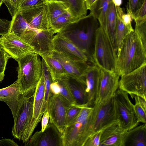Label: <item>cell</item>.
<instances>
[{
  "instance_id": "cell-45",
  "label": "cell",
  "mask_w": 146,
  "mask_h": 146,
  "mask_svg": "<svg viewBox=\"0 0 146 146\" xmlns=\"http://www.w3.org/2000/svg\"><path fill=\"white\" fill-rule=\"evenodd\" d=\"M50 90L52 94L57 95L60 94V87L57 81L52 82L50 85Z\"/></svg>"
},
{
  "instance_id": "cell-27",
  "label": "cell",
  "mask_w": 146,
  "mask_h": 146,
  "mask_svg": "<svg viewBox=\"0 0 146 146\" xmlns=\"http://www.w3.org/2000/svg\"><path fill=\"white\" fill-rule=\"evenodd\" d=\"M75 81H72L69 79L68 84L71 93L77 104L80 105L88 104V96L86 91V85Z\"/></svg>"
},
{
  "instance_id": "cell-47",
  "label": "cell",
  "mask_w": 146,
  "mask_h": 146,
  "mask_svg": "<svg viewBox=\"0 0 146 146\" xmlns=\"http://www.w3.org/2000/svg\"><path fill=\"white\" fill-rule=\"evenodd\" d=\"M97 0H85L86 6L87 10H90L93 5Z\"/></svg>"
},
{
  "instance_id": "cell-31",
  "label": "cell",
  "mask_w": 146,
  "mask_h": 146,
  "mask_svg": "<svg viewBox=\"0 0 146 146\" xmlns=\"http://www.w3.org/2000/svg\"><path fill=\"white\" fill-rule=\"evenodd\" d=\"M116 39L117 45V55L119 52L123 40L128 34L134 31L126 27L121 21L120 15L117 13Z\"/></svg>"
},
{
  "instance_id": "cell-17",
  "label": "cell",
  "mask_w": 146,
  "mask_h": 146,
  "mask_svg": "<svg viewBox=\"0 0 146 146\" xmlns=\"http://www.w3.org/2000/svg\"><path fill=\"white\" fill-rule=\"evenodd\" d=\"M52 55L62 65L70 78L86 85L84 76L90 65L87 62L72 59L54 50Z\"/></svg>"
},
{
  "instance_id": "cell-4",
  "label": "cell",
  "mask_w": 146,
  "mask_h": 146,
  "mask_svg": "<svg viewBox=\"0 0 146 146\" xmlns=\"http://www.w3.org/2000/svg\"><path fill=\"white\" fill-rule=\"evenodd\" d=\"M117 53L100 25L97 29L93 64L101 69L117 72Z\"/></svg>"
},
{
  "instance_id": "cell-51",
  "label": "cell",
  "mask_w": 146,
  "mask_h": 146,
  "mask_svg": "<svg viewBox=\"0 0 146 146\" xmlns=\"http://www.w3.org/2000/svg\"><path fill=\"white\" fill-rule=\"evenodd\" d=\"M3 3V0H0V8H1V5H2Z\"/></svg>"
},
{
  "instance_id": "cell-12",
  "label": "cell",
  "mask_w": 146,
  "mask_h": 146,
  "mask_svg": "<svg viewBox=\"0 0 146 146\" xmlns=\"http://www.w3.org/2000/svg\"><path fill=\"white\" fill-rule=\"evenodd\" d=\"M45 86L43 73L35 89L34 94L33 113L31 120L24 133L21 140L23 143L27 142L35 129L40 121L43 113Z\"/></svg>"
},
{
  "instance_id": "cell-2",
  "label": "cell",
  "mask_w": 146,
  "mask_h": 146,
  "mask_svg": "<svg viewBox=\"0 0 146 146\" xmlns=\"http://www.w3.org/2000/svg\"><path fill=\"white\" fill-rule=\"evenodd\" d=\"M17 61L18 76L17 81L25 97L33 94L43 73L42 63L40 56L35 52L29 53Z\"/></svg>"
},
{
  "instance_id": "cell-11",
  "label": "cell",
  "mask_w": 146,
  "mask_h": 146,
  "mask_svg": "<svg viewBox=\"0 0 146 146\" xmlns=\"http://www.w3.org/2000/svg\"><path fill=\"white\" fill-rule=\"evenodd\" d=\"M101 70V76L94 104L107 102L114 97L119 88L120 76L117 73Z\"/></svg>"
},
{
  "instance_id": "cell-32",
  "label": "cell",
  "mask_w": 146,
  "mask_h": 146,
  "mask_svg": "<svg viewBox=\"0 0 146 146\" xmlns=\"http://www.w3.org/2000/svg\"><path fill=\"white\" fill-rule=\"evenodd\" d=\"M134 97L135 104L134 109L137 121L139 123H146V99L137 95Z\"/></svg>"
},
{
  "instance_id": "cell-10",
  "label": "cell",
  "mask_w": 146,
  "mask_h": 146,
  "mask_svg": "<svg viewBox=\"0 0 146 146\" xmlns=\"http://www.w3.org/2000/svg\"><path fill=\"white\" fill-rule=\"evenodd\" d=\"M71 105L60 94H51L47 108L50 119L52 123L62 134L66 126L67 111Z\"/></svg>"
},
{
  "instance_id": "cell-28",
  "label": "cell",
  "mask_w": 146,
  "mask_h": 146,
  "mask_svg": "<svg viewBox=\"0 0 146 146\" xmlns=\"http://www.w3.org/2000/svg\"><path fill=\"white\" fill-rule=\"evenodd\" d=\"M44 4L49 24L55 19L68 12L66 7L61 1L46 0L45 1Z\"/></svg>"
},
{
  "instance_id": "cell-34",
  "label": "cell",
  "mask_w": 146,
  "mask_h": 146,
  "mask_svg": "<svg viewBox=\"0 0 146 146\" xmlns=\"http://www.w3.org/2000/svg\"><path fill=\"white\" fill-rule=\"evenodd\" d=\"M65 78L58 80L57 81L60 87V94L71 105L77 104L70 90L68 84L69 79Z\"/></svg>"
},
{
  "instance_id": "cell-43",
  "label": "cell",
  "mask_w": 146,
  "mask_h": 146,
  "mask_svg": "<svg viewBox=\"0 0 146 146\" xmlns=\"http://www.w3.org/2000/svg\"><path fill=\"white\" fill-rule=\"evenodd\" d=\"M133 19L140 20L146 19V1L140 8L132 16Z\"/></svg>"
},
{
  "instance_id": "cell-9",
  "label": "cell",
  "mask_w": 146,
  "mask_h": 146,
  "mask_svg": "<svg viewBox=\"0 0 146 146\" xmlns=\"http://www.w3.org/2000/svg\"><path fill=\"white\" fill-rule=\"evenodd\" d=\"M93 108L92 134L102 131L108 126L118 121L114 97L106 103L94 104Z\"/></svg>"
},
{
  "instance_id": "cell-49",
  "label": "cell",
  "mask_w": 146,
  "mask_h": 146,
  "mask_svg": "<svg viewBox=\"0 0 146 146\" xmlns=\"http://www.w3.org/2000/svg\"><path fill=\"white\" fill-rule=\"evenodd\" d=\"M5 52L2 49L0 45V56L3 54Z\"/></svg>"
},
{
  "instance_id": "cell-14",
  "label": "cell",
  "mask_w": 146,
  "mask_h": 146,
  "mask_svg": "<svg viewBox=\"0 0 146 146\" xmlns=\"http://www.w3.org/2000/svg\"><path fill=\"white\" fill-rule=\"evenodd\" d=\"M21 14L29 26L39 30L50 29L44 2L17 10Z\"/></svg>"
},
{
  "instance_id": "cell-18",
  "label": "cell",
  "mask_w": 146,
  "mask_h": 146,
  "mask_svg": "<svg viewBox=\"0 0 146 146\" xmlns=\"http://www.w3.org/2000/svg\"><path fill=\"white\" fill-rule=\"evenodd\" d=\"M25 145L62 146V134L52 123L49 122L43 132H36L31 136Z\"/></svg>"
},
{
  "instance_id": "cell-7",
  "label": "cell",
  "mask_w": 146,
  "mask_h": 146,
  "mask_svg": "<svg viewBox=\"0 0 146 146\" xmlns=\"http://www.w3.org/2000/svg\"><path fill=\"white\" fill-rule=\"evenodd\" d=\"M121 77L119 89L131 96H138L146 99V63Z\"/></svg>"
},
{
  "instance_id": "cell-53",
  "label": "cell",
  "mask_w": 146,
  "mask_h": 146,
  "mask_svg": "<svg viewBox=\"0 0 146 146\" xmlns=\"http://www.w3.org/2000/svg\"></svg>"
},
{
  "instance_id": "cell-26",
  "label": "cell",
  "mask_w": 146,
  "mask_h": 146,
  "mask_svg": "<svg viewBox=\"0 0 146 146\" xmlns=\"http://www.w3.org/2000/svg\"><path fill=\"white\" fill-rule=\"evenodd\" d=\"M112 0H97L91 8L88 15L98 19L103 29L105 26L106 16L109 5Z\"/></svg>"
},
{
  "instance_id": "cell-20",
  "label": "cell",
  "mask_w": 146,
  "mask_h": 146,
  "mask_svg": "<svg viewBox=\"0 0 146 146\" xmlns=\"http://www.w3.org/2000/svg\"><path fill=\"white\" fill-rule=\"evenodd\" d=\"M126 132L120 127L118 121L113 123L102 131L100 146H123Z\"/></svg>"
},
{
  "instance_id": "cell-15",
  "label": "cell",
  "mask_w": 146,
  "mask_h": 146,
  "mask_svg": "<svg viewBox=\"0 0 146 146\" xmlns=\"http://www.w3.org/2000/svg\"><path fill=\"white\" fill-rule=\"evenodd\" d=\"M34 93L26 97L19 109L12 127L14 137L21 140L22 135L30 123L33 113Z\"/></svg>"
},
{
  "instance_id": "cell-16",
  "label": "cell",
  "mask_w": 146,
  "mask_h": 146,
  "mask_svg": "<svg viewBox=\"0 0 146 146\" xmlns=\"http://www.w3.org/2000/svg\"><path fill=\"white\" fill-rule=\"evenodd\" d=\"M52 43L53 50L72 59L88 61L86 54L63 32L54 36Z\"/></svg>"
},
{
  "instance_id": "cell-37",
  "label": "cell",
  "mask_w": 146,
  "mask_h": 146,
  "mask_svg": "<svg viewBox=\"0 0 146 146\" xmlns=\"http://www.w3.org/2000/svg\"><path fill=\"white\" fill-rule=\"evenodd\" d=\"M116 11L120 16L122 21L123 24L130 29L134 31L131 25V22L133 18L131 15L127 12L126 14L125 13L122 9L120 7H116Z\"/></svg>"
},
{
  "instance_id": "cell-38",
  "label": "cell",
  "mask_w": 146,
  "mask_h": 146,
  "mask_svg": "<svg viewBox=\"0 0 146 146\" xmlns=\"http://www.w3.org/2000/svg\"><path fill=\"white\" fill-rule=\"evenodd\" d=\"M146 0H128L127 7V12L130 13L132 16L141 7Z\"/></svg>"
},
{
  "instance_id": "cell-5",
  "label": "cell",
  "mask_w": 146,
  "mask_h": 146,
  "mask_svg": "<svg viewBox=\"0 0 146 146\" xmlns=\"http://www.w3.org/2000/svg\"><path fill=\"white\" fill-rule=\"evenodd\" d=\"M96 19L84 26L82 29L70 31L65 30L64 32L72 42L86 55L89 61L93 63L96 38V31L98 26Z\"/></svg>"
},
{
  "instance_id": "cell-50",
  "label": "cell",
  "mask_w": 146,
  "mask_h": 146,
  "mask_svg": "<svg viewBox=\"0 0 146 146\" xmlns=\"http://www.w3.org/2000/svg\"><path fill=\"white\" fill-rule=\"evenodd\" d=\"M17 0H11L12 2L16 6V2ZM17 8V7H16Z\"/></svg>"
},
{
  "instance_id": "cell-8",
  "label": "cell",
  "mask_w": 146,
  "mask_h": 146,
  "mask_svg": "<svg viewBox=\"0 0 146 146\" xmlns=\"http://www.w3.org/2000/svg\"><path fill=\"white\" fill-rule=\"evenodd\" d=\"M56 33L55 31L51 29L39 30L30 28L20 38L33 46L39 55L52 54L53 51L52 39Z\"/></svg>"
},
{
  "instance_id": "cell-6",
  "label": "cell",
  "mask_w": 146,
  "mask_h": 146,
  "mask_svg": "<svg viewBox=\"0 0 146 146\" xmlns=\"http://www.w3.org/2000/svg\"><path fill=\"white\" fill-rule=\"evenodd\" d=\"M115 108L120 126L125 132L139 125L134 109L128 94L119 89L114 97Z\"/></svg>"
},
{
  "instance_id": "cell-19",
  "label": "cell",
  "mask_w": 146,
  "mask_h": 146,
  "mask_svg": "<svg viewBox=\"0 0 146 146\" xmlns=\"http://www.w3.org/2000/svg\"><path fill=\"white\" fill-rule=\"evenodd\" d=\"M25 98L17 81L10 86L0 89V101L5 102L10 108L14 120Z\"/></svg>"
},
{
  "instance_id": "cell-21",
  "label": "cell",
  "mask_w": 146,
  "mask_h": 146,
  "mask_svg": "<svg viewBox=\"0 0 146 146\" xmlns=\"http://www.w3.org/2000/svg\"><path fill=\"white\" fill-rule=\"evenodd\" d=\"M101 74V70L96 65H90L84 76L88 94V104H94L96 100Z\"/></svg>"
},
{
  "instance_id": "cell-24",
  "label": "cell",
  "mask_w": 146,
  "mask_h": 146,
  "mask_svg": "<svg viewBox=\"0 0 146 146\" xmlns=\"http://www.w3.org/2000/svg\"><path fill=\"white\" fill-rule=\"evenodd\" d=\"M44 60L51 77L53 82L62 78H70L65 69L52 54H39Z\"/></svg>"
},
{
  "instance_id": "cell-46",
  "label": "cell",
  "mask_w": 146,
  "mask_h": 146,
  "mask_svg": "<svg viewBox=\"0 0 146 146\" xmlns=\"http://www.w3.org/2000/svg\"><path fill=\"white\" fill-rule=\"evenodd\" d=\"M18 146V145L13 140L5 139L0 140V146Z\"/></svg>"
},
{
  "instance_id": "cell-39",
  "label": "cell",
  "mask_w": 146,
  "mask_h": 146,
  "mask_svg": "<svg viewBox=\"0 0 146 146\" xmlns=\"http://www.w3.org/2000/svg\"><path fill=\"white\" fill-rule=\"evenodd\" d=\"M102 131L92 133L87 139L84 146H100Z\"/></svg>"
},
{
  "instance_id": "cell-3",
  "label": "cell",
  "mask_w": 146,
  "mask_h": 146,
  "mask_svg": "<svg viewBox=\"0 0 146 146\" xmlns=\"http://www.w3.org/2000/svg\"><path fill=\"white\" fill-rule=\"evenodd\" d=\"M93 107L84 105L76 117L62 134V146H84L92 133Z\"/></svg>"
},
{
  "instance_id": "cell-25",
  "label": "cell",
  "mask_w": 146,
  "mask_h": 146,
  "mask_svg": "<svg viewBox=\"0 0 146 146\" xmlns=\"http://www.w3.org/2000/svg\"><path fill=\"white\" fill-rule=\"evenodd\" d=\"M62 2L73 18L79 21L87 17L85 0H56Z\"/></svg>"
},
{
  "instance_id": "cell-22",
  "label": "cell",
  "mask_w": 146,
  "mask_h": 146,
  "mask_svg": "<svg viewBox=\"0 0 146 146\" xmlns=\"http://www.w3.org/2000/svg\"><path fill=\"white\" fill-rule=\"evenodd\" d=\"M123 146H146V123L138 125L125 133Z\"/></svg>"
},
{
  "instance_id": "cell-36",
  "label": "cell",
  "mask_w": 146,
  "mask_h": 146,
  "mask_svg": "<svg viewBox=\"0 0 146 146\" xmlns=\"http://www.w3.org/2000/svg\"><path fill=\"white\" fill-rule=\"evenodd\" d=\"M83 105L76 104L72 105L69 108L67 113L66 127L76 117Z\"/></svg>"
},
{
  "instance_id": "cell-33",
  "label": "cell",
  "mask_w": 146,
  "mask_h": 146,
  "mask_svg": "<svg viewBox=\"0 0 146 146\" xmlns=\"http://www.w3.org/2000/svg\"><path fill=\"white\" fill-rule=\"evenodd\" d=\"M42 61L43 73L45 86L44 102L42 109V113L44 114L46 111H47L48 102L50 97L52 94L50 90V85L53 81L49 72L43 59H42Z\"/></svg>"
},
{
  "instance_id": "cell-52",
  "label": "cell",
  "mask_w": 146,
  "mask_h": 146,
  "mask_svg": "<svg viewBox=\"0 0 146 146\" xmlns=\"http://www.w3.org/2000/svg\"><path fill=\"white\" fill-rule=\"evenodd\" d=\"M5 1H7V2H11L12 3H13L12 1L11 0H3V2Z\"/></svg>"
},
{
  "instance_id": "cell-41",
  "label": "cell",
  "mask_w": 146,
  "mask_h": 146,
  "mask_svg": "<svg viewBox=\"0 0 146 146\" xmlns=\"http://www.w3.org/2000/svg\"><path fill=\"white\" fill-rule=\"evenodd\" d=\"M10 58L5 52L0 56V82L4 79L6 66L8 59Z\"/></svg>"
},
{
  "instance_id": "cell-40",
  "label": "cell",
  "mask_w": 146,
  "mask_h": 146,
  "mask_svg": "<svg viewBox=\"0 0 146 146\" xmlns=\"http://www.w3.org/2000/svg\"><path fill=\"white\" fill-rule=\"evenodd\" d=\"M46 0H17L16 6L17 10L19 8L33 6L44 3Z\"/></svg>"
},
{
  "instance_id": "cell-44",
  "label": "cell",
  "mask_w": 146,
  "mask_h": 146,
  "mask_svg": "<svg viewBox=\"0 0 146 146\" xmlns=\"http://www.w3.org/2000/svg\"><path fill=\"white\" fill-rule=\"evenodd\" d=\"M49 115L47 111H46L43 114L41 119V131L43 132L47 125L49 121Z\"/></svg>"
},
{
  "instance_id": "cell-35",
  "label": "cell",
  "mask_w": 146,
  "mask_h": 146,
  "mask_svg": "<svg viewBox=\"0 0 146 146\" xmlns=\"http://www.w3.org/2000/svg\"><path fill=\"white\" fill-rule=\"evenodd\" d=\"M134 31L140 37L142 44L146 49V19L135 20Z\"/></svg>"
},
{
  "instance_id": "cell-1",
  "label": "cell",
  "mask_w": 146,
  "mask_h": 146,
  "mask_svg": "<svg viewBox=\"0 0 146 146\" xmlns=\"http://www.w3.org/2000/svg\"><path fill=\"white\" fill-rule=\"evenodd\" d=\"M146 63V49L134 31L128 34L117 55V72L119 76L128 74Z\"/></svg>"
},
{
  "instance_id": "cell-30",
  "label": "cell",
  "mask_w": 146,
  "mask_h": 146,
  "mask_svg": "<svg viewBox=\"0 0 146 146\" xmlns=\"http://www.w3.org/2000/svg\"><path fill=\"white\" fill-rule=\"evenodd\" d=\"M11 21L9 33L14 34L20 37L23 36L30 28L18 10L12 17Z\"/></svg>"
},
{
  "instance_id": "cell-13",
  "label": "cell",
  "mask_w": 146,
  "mask_h": 146,
  "mask_svg": "<svg viewBox=\"0 0 146 146\" xmlns=\"http://www.w3.org/2000/svg\"><path fill=\"white\" fill-rule=\"evenodd\" d=\"M0 45L2 49L11 58L16 61L29 53H36L33 46L13 33L1 35Z\"/></svg>"
},
{
  "instance_id": "cell-42",
  "label": "cell",
  "mask_w": 146,
  "mask_h": 146,
  "mask_svg": "<svg viewBox=\"0 0 146 146\" xmlns=\"http://www.w3.org/2000/svg\"><path fill=\"white\" fill-rule=\"evenodd\" d=\"M11 23V21L6 19H2L0 18V35H4L9 33Z\"/></svg>"
},
{
  "instance_id": "cell-48",
  "label": "cell",
  "mask_w": 146,
  "mask_h": 146,
  "mask_svg": "<svg viewBox=\"0 0 146 146\" xmlns=\"http://www.w3.org/2000/svg\"><path fill=\"white\" fill-rule=\"evenodd\" d=\"M112 2L116 7H119L122 3V0H112Z\"/></svg>"
},
{
  "instance_id": "cell-23",
  "label": "cell",
  "mask_w": 146,
  "mask_h": 146,
  "mask_svg": "<svg viewBox=\"0 0 146 146\" xmlns=\"http://www.w3.org/2000/svg\"><path fill=\"white\" fill-rule=\"evenodd\" d=\"M117 16L116 7L111 1L109 4L107 11L106 25L103 30L117 53L115 36Z\"/></svg>"
},
{
  "instance_id": "cell-29",
  "label": "cell",
  "mask_w": 146,
  "mask_h": 146,
  "mask_svg": "<svg viewBox=\"0 0 146 146\" xmlns=\"http://www.w3.org/2000/svg\"><path fill=\"white\" fill-rule=\"evenodd\" d=\"M79 21L72 18L67 12L53 20L49 25L50 28L58 33L63 31L71 25Z\"/></svg>"
}]
</instances>
